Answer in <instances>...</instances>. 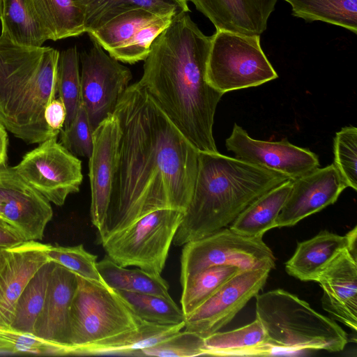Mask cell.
Wrapping results in <instances>:
<instances>
[{"mask_svg":"<svg viewBox=\"0 0 357 357\" xmlns=\"http://www.w3.org/2000/svg\"><path fill=\"white\" fill-rule=\"evenodd\" d=\"M114 114L121 137L100 244L153 211L185 212L198 168L199 151L138 82L128 86Z\"/></svg>","mask_w":357,"mask_h":357,"instance_id":"cell-1","label":"cell"},{"mask_svg":"<svg viewBox=\"0 0 357 357\" xmlns=\"http://www.w3.org/2000/svg\"><path fill=\"white\" fill-rule=\"evenodd\" d=\"M211 42L188 12L175 15L152 43L138 82L198 151L215 153L213 126L224 94L206 79Z\"/></svg>","mask_w":357,"mask_h":357,"instance_id":"cell-2","label":"cell"},{"mask_svg":"<svg viewBox=\"0 0 357 357\" xmlns=\"http://www.w3.org/2000/svg\"><path fill=\"white\" fill-rule=\"evenodd\" d=\"M289 179L219 152H199L194 191L172 243L183 246L225 228L257 198Z\"/></svg>","mask_w":357,"mask_h":357,"instance_id":"cell-3","label":"cell"},{"mask_svg":"<svg viewBox=\"0 0 357 357\" xmlns=\"http://www.w3.org/2000/svg\"><path fill=\"white\" fill-rule=\"evenodd\" d=\"M59 51L28 47L0 36V123L28 144L58 135L47 125L45 110L57 93Z\"/></svg>","mask_w":357,"mask_h":357,"instance_id":"cell-4","label":"cell"},{"mask_svg":"<svg viewBox=\"0 0 357 357\" xmlns=\"http://www.w3.org/2000/svg\"><path fill=\"white\" fill-rule=\"evenodd\" d=\"M256 319L275 351H342L347 333L336 322L314 310L308 303L282 289L257 294Z\"/></svg>","mask_w":357,"mask_h":357,"instance_id":"cell-5","label":"cell"},{"mask_svg":"<svg viewBox=\"0 0 357 357\" xmlns=\"http://www.w3.org/2000/svg\"><path fill=\"white\" fill-rule=\"evenodd\" d=\"M70 311V344L74 356L136 329L137 317L116 290L77 275Z\"/></svg>","mask_w":357,"mask_h":357,"instance_id":"cell-6","label":"cell"},{"mask_svg":"<svg viewBox=\"0 0 357 357\" xmlns=\"http://www.w3.org/2000/svg\"><path fill=\"white\" fill-rule=\"evenodd\" d=\"M278 77L261 49L259 35L216 30L211 36L206 79L215 90L225 94Z\"/></svg>","mask_w":357,"mask_h":357,"instance_id":"cell-7","label":"cell"},{"mask_svg":"<svg viewBox=\"0 0 357 357\" xmlns=\"http://www.w3.org/2000/svg\"><path fill=\"white\" fill-rule=\"evenodd\" d=\"M183 214L173 208L153 211L100 244L106 255L118 265L160 274Z\"/></svg>","mask_w":357,"mask_h":357,"instance_id":"cell-8","label":"cell"},{"mask_svg":"<svg viewBox=\"0 0 357 357\" xmlns=\"http://www.w3.org/2000/svg\"><path fill=\"white\" fill-rule=\"evenodd\" d=\"M233 266L242 271L275 266L272 250L262 237H254L223 228L183 245L180 282L186 286L204 270Z\"/></svg>","mask_w":357,"mask_h":357,"instance_id":"cell-9","label":"cell"},{"mask_svg":"<svg viewBox=\"0 0 357 357\" xmlns=\"http://www.w3.org/2000/svg\"><path fill=\"white\" fill-rule=\"evenodd\" d=\"M54 136L26 153L13 168L50 202L62 206L68 196L79 190L82 162Z\"/></svg>","mask_w":357,"mask_h":357,"instance_id":"cell-10","label":"cell"},{"mask_svg":"<svg viewBox=\"0 0 357 357\" xmlns=\"http://www.w3.org/2000/svg\"><path fill=\"white\" fill-rule=\"evenodd\" d=\"M79 54L81 102L94 130L112 114L132 79L128 68L110 56L97 42Z\"/></svg>","mask_w":357,"mask_h":357,"instance_id":"cell-11","label":"cell"},{"mask_svg":"<svg viewBox=\"0 0 357 357\" xmlns=\"http://www.w3.org/2000/svg\"><path fill=\"white\" fill-rule=\"evenodd\" d=\"M271 270L241 271L185 319L184 329L206 337L229 323L266 282Z\"/></svg>","mask_w":357,"mask_h":357,"instance_id":"cell-12","label":"cell"},{"mask_svg":"<svg viewBox=\"0 0 357 357\" xmlns=\"http://www.w3.org/2000/svg\"><path fill=\"white\" fill-rule=\"evenodd\" d=\"M225 146L235 158L280 172L291 180L319 167L317 155L308 149L294 145L287 138L277 142L255 139L236 123Z\"/></svg>","mask_w":357,"mask_h":357,"instance_id":"cell-13","label":"cell"},{"mask_svg":"<svg viewBox=\"0 0 357 357\" xmlns=\"http://www.w3.org/2000/svg\"><path fill=\"white\" fill-rule=\"evenodd\" d=\"M0 213L26 241L42 240L53 211L50 202L15 170L0 167Z\"/></svg>","mask_w":357,"mask_h":357,"instance_id":"cell-14","label":"cell"},{"mask_svg":"<svg viewBox=\"0 0 357 357\" xmlns=\"http://www.w3.org/2000/svg\"><path fill=\"white\" fill-rule=\"evenodd\" d=\"M121 129L113 113L94 129L93 150L89 160L91 188L90 216L100 232L105 225L116 170Z\"/></svg>","mask_w":357,"mask_h":357,"instance_id":"cell-15","label":"cell"},{"mask_svg":"<svg viewBox=\"0 0 357 357\" xmlns=\"http://www.w3.org/2000/svg\"><path fill=\"white\" fill-rule=\"evenodd\" d=\"M347 188L333 163L292 180L291 191L276 220L277 227L295 225L333 204Z\"/></svg>","mask_w":357,"mask_h":357,"instance_id":"cell-16","label":"cell"},{"mask_svg":"<svg viewBox=\"0 0 357 357\" xmlns=\"http://www.w3.org/2000/svg\"><path fill=\"white\" fill-rule=\"evenodd\" d=\"M49 245L25 241L3 248L0 264L1 329H9L20 294L39 268L50 261L47 255Z\"/></svg>","mask_w":357,"mask_h":357,"instance_id":"cell-17","label":"cell"},{"mask_svg":"<svg viewBox=\"0 0 357 357\" xmlns=\"http://www.w3.org/2000/svg\"><path fill=\"white\" fill-rule=\"evenodd\" d=\"M323 289V308L351 329H357V259L344 250L316 277Z\"/></svg>","mask_w":357,"mask_h":357,"instance_id":"cell-18","label":"cell"},{"mask_svg":"<svg viewBox=\"0 0 357 357\" xmlns=\"http://www.w3.org/2000/svg\"><path fill=\"white\" fill-rule=\"evenodd\" d=\"M54 263L33 334L47 342L72 347L70 311L77 284V275Z\"/></svg>","mask_w":357,"mask_h":357,"instance_id":"cell-19","label":"cell"},{"mask_svg":"<svg viewBox=\"0 0 357 357\" xmlns=\"http://www.w3.org/2000/svg\"><path fill=\"white\" fill-rule=\"evenodd\" d=\"M216 30L245 35L261 34L278 0H188Z\"/></svg>","mask_w":357,"mask_h":357,"instance_id":"cell-20","label":"cell"},{"mask_svg":"<svg viewBox=\"0 0 357 357\" xmlns=\"http://www.w3.org/2000/svg\"><path fill=\"white\" fill-rule=\"evenodd\" d=\"M357 227L346 235L322 231L315 236L298 243L292 257L286 262L287 273L302 281H314L342 251L349 249L356 256Z\"/></svg>","mask_w":357,"mask_h":357,"instance_id":"cell-21","label":"cell"},{"mask_svg":"<svg viewBox=\"0 0 357 357\" xmlns=\"http://www.w3.org/2000/svg\"><path fill=\"white\" fill-rule=\"evenodd\" d=\"M188 0H73L83 15L88 33L124 12L144 8L158 15L190 11Z\"/></svg>","mask_w":357,"mask_h":357,"instance_id":"cell-22","label":"cell"},{"mask_svg":"<svg viewBox=\"0 0 357 357\" xmlns=\"http://www.w3.org/2000/svg\"><path fill=\"white\" fill-rule=\"evenodd\" d=\"M206 356H269L276 352L267 342L261 323L255 319L241 328L215 332L204 337Z\"/></svg>","mask_w":357,"mask_h":357,"instance_id":"cell-23","label":"cell"},{"mask_svg":"<svg viewBox=\"0 0 357 357\" xmlns=\"http://www.w3.org/2000/svg\"><path fill=\"white\" fill-rule=\"evenodd\" d=\"M288 179L265 192L248 205L231 222L230 229L243 235L262 237L277 227L276 220L291 191Z\"/></svg>","mask_w":357,"mask_h":357,"instance_id":"cell-24","label":"cell"},{"mask_svg":"<svg viewBox=\"0 0 357 357\" xmlns=\"http://www.w3.org/2000/svg\"><path fill=\"white\" fill-rule=\"evenodd\" d=\"M48 40L78 36L85 31L84 17L73 0H27Z\"/></svg>","mask_w":357,"mask_h":357,"instance_id":"cell-25","label":"cell"},{"mask_svg":"<svg viewBox=\"0 0 357 357\" xmlns=\"http://www.w3.org/2000/svg\"><path fill=\"white\" fill-rule=\"evenodd\" d=\"M158 15L144 8L121 13L86 33L113 58L128 45L140 29Z\"/></svg>","mask_w":357,"mask_h":357,"instance_id":"cell-26","label":"cell"},{"mask_svg":"<svg viewBox=\"0 0 357 357\" xmlns=\"http://www.w3.org/2000/svg\"><path fill=\"white\" fill-rule=\"evenodd\" d=\"M97 268L103 282L114 290L171 296L169 284L160 274L121 266L107 255L97 262Z\"/></svg>","mask_w":357,"mask_h":357,"instance_id":"cell-27","label":"cell"},{"mask_svg":"<svg viewBox=\"0 0 357 357\" xmlns=\"http://www.w3.org/2000/svg\"><path fill=\"white\" fill-rule=\"evenodd\" d=\"M184 326L185 322L161 324L142 319L136 329L109 340L98 351V355L137 356L141 350L156 345Z\"/></svg>","mask_w":357,"mask_h":357,"instance_id":"cell-28","label":"cell"},{"mask_svg":"<svg viewBox=\"0 0 357 357\" xmlns=\"http://www.w3.org/2000/svg\"><path fill=\"white\" fill-rule=\"evenodd\" d=\"M292 15L307 22L322 21L357 33V0H284Z\"/></svg>","mask_w":357,"mask_h":357,"instance_id":"cell-29","label":"cell"},{"mask_svg":"<svg viewBox=\"0 0 357 357\" xmlns=\"http://www.w3.org/2000/svg\"><path fill=\"white\" fill-rule=\"evenodd\" d=\"M54 264L48 261L29 280L17 301L9 329L33 333V327L44 304Z\"/></svg>","mask_w":357,"mask_h":357,"instance_id":"cell-30","label":"cell"},{"mask_svg":"<svg viewBox=\"0 0 357 357\" xmlns=\"http://www.w3.org/2000/svg\"><path fill=\"white\" fill-rule=\"evenodd\" d=\"M1 32L14 43L41 47L47 38L34 18L27 0H1Z\"/></svg>","mask_w":357,"mask_h":357,"instance_id":"cell-31","label":"cell"},{"mask_svg":"<svg viewBox=\"0 0 357 357\" xmlns=\"http://www.w3.org/2000/svg\"><path fill=\"white\" fill-rule=\"evenodd\" d=\"M139 319L156 324H178L185 316L171 296L116 291Z\"/></svg>","mask_w":357,"mask_h":357,"instance_id":"cell-32","label":"cell"},{"mask_svg":"<svg viewBox=\"0 0 357 357\" xmlns=\"http://www.w3.org/2000/svg\"><path fill=\"white\" fill-rule=\"evenodd\" d=\"M79 63L76 46L59 52L56 87L66 111L64 128L72 123L82 103Z\"/></svg>","mask_w":357,"mask_h":357,"instance_id":"cell-33","label":"cell"},{"mask_svg":"<svg viewBox=\"0 0 357 357\" xmlns=\"http://www.w3.org/2000/svg\"><path fill=\"white\" fill-rule=\"evenodd\" d=\"M233 266H216L199 273L186 286L182 287L180 300L185 317L211 297L230 278L241 271Z\"/></svg>","mask_w":357,"mask_h":357,"instance_id":"cell-34","label":"cell"},{"mask_svg":"<svg viewBox=\"0 0 357 357\" xmlns=\"http://www.w3.org/2000/svg\"><path fill=\"white\" fill-rule=\"evenodd\" d=\"M43 356H74V349L47 342L32 333L0 328V353Z\"/></svg>","mask_w":357,"mask_h":357,"instance_id":"cell-35","label":"cell"},{"mask_svg":"<svg viewBox=\"0 0 357 357\" xmlns=\"http://www.w3.org/2000/svg\"><path fill=\"white\" fill-rule=\"evenodd\" d=\"M47 255L50 261L79 276L105 283L97 268V256L86 251L82 245L65 247L50 244Z\"/></svg>","mask_w":357,"mask_h":357,"instance_id":"cell-36","label":"cell"},{"mask_svg":"<svg viewBox=\"0 0 357 357\" xmlns=\"http://www.w3.org/2000/svg\"><path fill=\"white\" fill-rule=\"evenodd\" d=\"M333 164L347 187L357 190V128L343 127L333 139Z\"/></svg>","mask_w":357,"mask_h":357,"instance_id":"cell-37","label":"cell"},{"mask_svg":"<svg viewBox=\"0 0 357 357\" xmlns=\"http://www.w3.org/2000/svg\"><path fill=\"white\" fill-rule=\"evenodd\" d=\"M206 356L204 337L180 331L156 345L141 350L137 356L192 357Z\"/></svg>","mask_w":357,"mask_h":357,"instance_id":"cell-38","label":"cell"},{"mask_svg":"<svg viewBox=\"0 0 357 357\" xmlns=\"http://www.w3.org/2000/svg\"><path fill=\"white\" fill-rule=\"evenodd\" d=\"M174 14L157 16L144 25L124 49L114 57L119 61L133 64L144 61L147 56L153 40L171 23Z\"/></svg>","mask_w":357,"mask_h":357,"instance_id":"cell-39","label":"cell"},{"mask_svg":"<svg viewBox=\"0 0 357 357\" xmlns=\"http://www.w3.org/2000/svg\"><path fill=\"white\" fill-rule=\"evenodd\" d=\"M60 143L76 157L89 158L93 150V129L81 103L72 123L60 130Z\"/></svg>","mask_w":357,"mask_h":357,"instance_id":"cell-40","label":"cell"},{"mask_svg":"<svg viewBox=\"0 0 357 357\" xmlns=\"http://www.w3.org/2000/svg\"><path fill=\"white\" fill-rule=\"evenodd\" d=\"M66 111L62 100L54 98L46 107L45 119L47 125L52 130L59 132L64 126Z\"/></svg>","mask_w":357,"mask_h":357,"instance_id":"cell-41","label":"cell"},{"mask_svg":"<svg viewBox=\"0 0 357 357\" xmlns=\"http://www.w3.org/2000/svg\"><path fill=\"white\" fill-rule=\"evenodd\" d=\"M26 241L23 234L5 220L0 218V247L8 248Z\"/></svg>","mask_w":357,"mask_h":357,"instance_id":"cell-42","label":"cell"},{"mask_svg":"<svg viewBox=\"0 0 357 357\" xmlns=\"http://www.w3.org/2000/svg\"><path fill=\"white\" fill-rule=\"evenodd\" d=\"M8 135L6 129L0 123V167L6 165Z\"/></svg>","mask_w":357,"mask_h":357,"instance_id":"cell-43","label":"cell"},{"mask_svg":"<svg viewBox=\"0 0 357 357\" xmlns=\"http://www.w3.org/2000/svg\"><path fill=\"white\" fill-rule=\"evenodd\" d=\"M3 248L0 247V264H1V252Z\"/></svg>","mask_w":357,"mask_h":357,"instance_id":"cell-44","label":"cell"},{"mask_svg":"<svg viewBox=\"0 0 357 357\" xmlns=\"http://www.w3.org/2000/svg\"><path fill=\"white\" fill-rule=\"evenodd\" d=\"M1 13V0H0V15Z\"/></svg>","mask_w":357,"mask_h":357,"instance_id":"cell-45","label":"cell"},{"mask_svg":"<svg viewBox=\"0 0 357 357\" xmlns=\"http://www.w3.org/2000/svg\"><path fill=\"white\" fill-rule=\"evenodd\" d=\"M0 218L3 219L1 213H0ZM3 220H4V219H3Z\"/></svg>","mask_w":357,"mask_h":357,"instance_id":"cell-46","label":"cell"}]
</instances>
